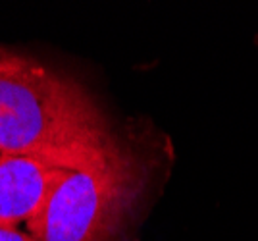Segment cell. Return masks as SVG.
I'll list each match as a JSON object with an SVG mask.
<instances>
[{
  "label": "cell",
  "instance_id": "1",
  "mask_svg": "<svg viewBox=\"0 0 258 241\" xmlns=\"http://www.w3.org/2000/svg\"><path fill=\"white\" fill-rule=\"evenodd\" d=\"M112 135L79 81L0 48V154L81 164Z\"/></svg>",
  "mask_w": 258,
  "mask_h": 241
},
{
  "label": "cell",
  "instance_id": "2",
  "mask_svg": "<svg viewBox=\"0 0 258 241\" xmlns=\"http://www.w3.org/2000/svg\"><path fill=\"white\" fill-rule=\"evenodd\" d=\"M151 177L149 158L116 135L68 170L41 212L27 222L33 241H118Z\"/></svg>",
  "mask_w": 258,
  "mask_h": 241
},
{
  "label": "cell",
  "instance_id": "3",
  "mask_svg": "<svg viewBox=\"0 0 258 241\" xmlns=\"http://www.w3.org/2000/svg\"><path fill=\"white\" fill-rule=\"evenodd\" d=\"M76 166L46 156L0 154V228L31 222L66 172Z\"/></svg>",
  "mask_w": 258,
  "mask_h": 241
},
{
  "label": "cell",
  "instance_id": "4",
  "mask_svg": "<svg viewBox=\"0 0 258 241\" xmlns=\"http://www.w3.org/2000/svg\"><path fill=\"white\" fill-rule=\"evenodd\" d=\"M0 241H33L29 233H22L16 228H0Z\"/></svg>",
  "mask_w": 258,
  "mask_h": 241
}]
</instances>
